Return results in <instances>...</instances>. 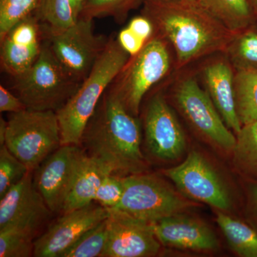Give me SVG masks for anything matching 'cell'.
Listing matches in <instances>:
<instances>
[{
	"instance_id": "14",
	"label": "cell",
	"mask_w": 257,
	"mask_h": 257,
	"mask_svg": "<svg viewBox=\"0 0 257 257\" xmlns=\"http://www.w3.org/2000/svg\"><path fill=\"white\" fill-rule=\"evenodd\" d=\"M109 216V211L93 203L63 213L35 241L37 257H62L88 230Z\"/></svg>"
},
{
	"instance_id": "27",
	"label": "cell",
	"mask_w": 257,
	"mask_h": 257,
	"mask_svg": "<svg viewBox=\"0 0 257 257\" xmlns=\"http://www.w3.org/2000/svg\"><path fill=\"white\" fill-rule=\"evenodd\" d=\"M143 0H85L79 18L92 20L96 18L112 17L116 20L125 16ZM145 1V0H144Z\"/></svg>"
},
{
	"instance_id": "25",
	"label": "cell",
	"mask_w": 257,
	"mask_h": 257,
	"mask_svg": "<svg viewBox=\"0 0 257 257\" xmlns=\"http://www.w3.org/2000/svg\"><path fill=\"white\" fill-rule=\"evenodd\" d=\"M107 239L106 218L84 233L64 253L62 257H102Z\"/></svg>"
},
{
	"instance_id": "33",
	"label": "cell",
	"mask_w": 257,
	"mask_h": 257,
	"mask_svg": "<svg viewBox=\"0 0 257 257\" xmlns=\"http://www.w3.org/2000/svg\"><path fill=\"white\" fill-rule=\"evenodd\" d=\"M27 109L23 101L3 85L0 86V111L16 113Z\"/></svg>"
},
{
	"instance_id": "37",
	"label": "cell",
	"mask_w": 257,
	"mask_h": 257,
	"mask_svg": "<svg viewBox=\"0 0 257 257\" xmlns=\"http://www.w3.org/2000/svg\"><path fill=\"white\" fill-rule=\"evenodd\" d=\"M151 2L196 1V0H147Z\"/></svg>"
},
{
	"instance_id": "19",
	"label": "cell",
	"mask_w": 257,
	"mask_h": 257,
	"mask_svg": "<svg viewBox=\"0 0 257 257\" xmlns=\"http://www.w3.org/2000/svg\"><path fill=\"white\" fill-rule=\"evenodd\" d=\"M109 174L113 173L87 153L64 204L62 213L92 204L103 179Z\"/></svg>"
},
{
	"instance_id": "35",
	"label": "cell",
	"mask_w": 257,
	"mask_h": 257,
	"mask_svg": "<svg viewBox=\"0 0 257 257\" xmlns=\"http://www.w3.org/2000/svg\"><path fill=\"white\" fill-rule=\"evenodd\" d=\"M7 130H8V121L0 118V145H4L6 138Z\"/></svg>"
},
{
	"instance_id": "10",
	"label": "cell",
	"mask_w": 257,
	"mask_h": 257,
	"mask_svg": "<svg viewBox=\"0 0 257 257\" xmlns=\"http://www.w3.org/2000/svg\"><path fill=\"white\" fill-rule=\"evenodd\" d=\"M164 174L186 197L221 211L231 208V197L224 181L199 152H189L183 162Z\"/></svg>"
},
{
	"instance_id": "32",
	"label": "cell",
	"mask_w": 257,
	"mask_h": 257,
	"mask_svg": "<svg viewBox=\"0 0 257 257\" xmlns=\"http://www.w3.org/2000/svg\"><path fill=\"white\" fill-rule=\"evenodd\" d=\"M117 42L131 57L138 54L147 44L130 30L127 27L119 32Z\"/></svg>"
},
{
	"instance_id": "11",
	"label": "cell",
	"mask_w": 257,
	"mask_h": 257,
	"mask_svg": "<svg viewBox=\"0 0 257 257\" xmlns=\"http://www.w3.org/2000/svg\"><path fill=\"white\" fill-rule=\"evenodd\" d=\"M86 155L77 145H62L35 170L34 182L52 213L63 210Z\"/></svg>"
},
{
	"instance_id": "8",
	"label": "cell",
	"mask_w": 257,
	"mask_h": 257,
	"mask_svg": "<svg viewBox=\"0 0 257 257\" xmlns=\"http://www.w3.org/2000/svg\"><path fill=\"white\" fill-rule=\"evenodd\" d=\"M175 99L180 112L199 136L221 151L232 152L236 137L195 79L189 77L181 81L176 87Z\"/></svg>"
},
{
	"instance_id": "6",
	"label": "cell",
	"mask_w": 257,
	"mask_h": 257,
	"mask_svg": "<svg viewBox=\"0 0 257 257\" xmlns=\"http://www.w3.org/2000/svg\"><path fill=\"white\" fill-rule=\"evenodd\" d=\"M171 57L167 42L152 37L143 50L130 57L109 87L127 110L138 116L147 92L170 71Z\"/></svg>"
},
{
	"instance_id": "4",
	"label": "cell",
	"mask_w": 257,
	"mask_h": 257,
	"mask_svg": "<svg viewBox=\"0 0 257 257\" xmlns=\"http://www.w3.org/2000/svg\"><path fill=\"white\" fill-rule=\"evenodd\" d=\"M5 145L29 170H36L62 146L57 112L25 109L11 113Z\"/></svg>"
},
{
	"instance_id": "34",
	"label": "cell",
	"mask_w": 257,
	"mask_h": 257,
	"mask_svg": "<svg viewBox=\"0 0 257 257\" xmlns=\"http://www.w3.org/2000/svg\"><path fill=\"white\" fill-rule=\"evenodd\" d=\"M85 0H70L71 8L75 20H78L82 13L83 6Z\"/></svg>"
},
{
	"instance_id": "29",
	"label": "cell",
	"mask_w": 257,
	"mask_h": 257,
	"mask_svg": "<svg viewBox=\"0 0 257 257\" xmlns=\"http://www.w3.org/2000/svg\"><path fill=\"white\" fill-rule=\"evenodd\" d=\"M40 0H0V39L15 25L34 14Z\"/></svg>"
},
{
	"instance_id": "1",
	"label": "cell",
	"mask_w": 257,
	"mask_h": 257,
	"mask_svg": "<svg viewBox=\"0 0 257 257\" xmlns=\"http://www.w3.org/2000/svg\"><path fill=\"white\" fill-rule=\"evenodd\" d=\"M144 2V15L153 23L160 37L170 42L179 68L201 57L224 52L236 34L197 1Z\"/></svg>"
},
{
	"instance_id": "22",
	"label": "cell",
	"mask_w": 257,
	"mask_h": 257,
	"mask_svg": "<svg viewBox=\"0 0 257 257\" xmlns=\"http://www.w3.org/2000/svg\"><path fill=\"white\" fill-rule=\"evenodd\" d=\"M236 72L257 71V31L248 28L235 34L224 50Z\"/></svg>"
},
{
	"instance_id": "13",
	"label": "cell",
	"mask_w": 257,
	"mask_h": 257,
	"mask_svg": "<svg viewBox=\"0 0 257 257\" xmlns=\"http://www.w3.org/2000/svg\"><path fill=\"white\" fill-rule=\"evenodd\" d=\"M144 131L147 150L158 160H177L185 151L183 130L162 94H155L150 99L144 119Z\"/></svg>"
},
{
	"instance_id": "28",
	"label": "cell",
	"mask_w": 257,
	"mask_h": 257,
	"mask_svg": "<svg viewBox=\"0 0 257 257\" xmlns=\"http://www.w3.org/2000/svg\"><path fill=\"white\" fill-rule=\"evenodd\" d=\"M34 235L15 228L0 230V256L30 257L35 254Z\"/></svg>"
},
{
	"instance_id": "31",
	"label": "cell",
	"mask_w": 257,
	"mask_h": 257,
	"mask_svg": "<svg viewBox=\"0 0 257 257\" xmlns=\"http://www.w3.org/2000/svg\"><path fill=\"white\" fill-rule=\"evenodd\" d=\"M124 192L123 177L109 174L103 179L96 191L94 202L106 209H114L119 204Z\"/></svg>"
},
{
	"instance_id": "3",
	"label": "cell",
	"mask_w": 257,
	"mask_h": 257,
	"mask_svg": "<svg viewBox=\"0 0 257 257\" xmlns=\"http://www.w3.org/2000/svg\"><path fill=\"white\" fill-rule=\"evenodd\" d=\"M131 56L118 43L107 42L89 74L73 95L57 111L62 145L82 144L83 135L104 93Z\"/></svg>"
},
{
	"instance_id": "2",
	"label": "cell",
	"mask_w": 257,
	"mask_h": 257,
	"mask_svg": "<svg viewBox=\"0 0 257 257\" xmlns=\"http://www.w3.org/2000/svg\"><path fill=\"white\" fill-rule=\"evenodd\" d=\"M110 89L104 93L88 123L82 144L87 155L113 174L141 173V126Z\"/></svg>"
},
{
	"instance_id": "18",
	"label": "cell",
	"mask_w": 257,
	"mask_h": 257,
	"mask_svg": "<svg viewBox=\"0 0 257 257\" xmlns=\"http://www.w3.org/2000/svg\"><path fill=\"white\" fill-rule=\"evenodd\" d=\"M207 92L228 126L237 135L241 130L235 98L234 74L229 62L216 61L204 69Z\"/></svg>"
},
{
	"instance_id": "5",
	"label": "cell",
	"mask_w": 257,
	"mask_h": 257,
	"mask_svg": "<svg viewBox=\"0 0 257 257\" xmlns=\"http://www.w3.org/2000/svg\"><path fill=\"white\" fill-rule=\"evenodd\" d=\"M15 89L27 109L57 112L81 83L74 80L56 58L47 42L26 73L15 78Z\"/></svg>"
},
{
	"instance_id": "26",
	"label": "cell",
	"mask_w": 257,
	"mask_h": 257,
	"mask_svg": "<svg viewBox=\"0 0 257 257\" xmlns=\"http://www.w3.org/2000/svg\"><path fill=\"white\" fill-rule=\"evenodd\" d=\"M35 14L46 25L47 31H60L77 21L70 0H40Z\"/></svg>"
},
{
	"instance_id": "20",
	"label": "cell",
	"mask_w": 257,
	"mask_h": 257,
	"mask_svg": "<svg viewBox=\"0 0 257 257\" xmlns=\"http://www.w3.org/2000/svg\"><path fill=\"white\" fill-rule=\"evenodd\" d=\"M203 9L229 31L249 28L255 15L248 0H196Z\"/></svg>"
},
{
	"instance_id": "21",
	"label": "cell",
	"mask_w": 257,
	"mask_h": 257,
	"mask_svg": "<svg viewBox=\"0 0 257 257\" xmlns=\"http://www.w3.org/2000/svg\"><path fill=\"white\" fill-rule=\"evenodd\" d=\"M216 223L234 252L240 256L257 257V232L242 221L217 213Z\"/></svg>"
},
{
	"instance_id": "23",
	"label": "cell",
	"mask_w": 257,
	"mask_h": 257,
	"mask_svg": "<svg viewBox=\"0 0 257 257\" xmlns=\"http://www.w3.org/2000/svg\"><path fill=\"white\" fill-rule=\"evenodd\" d=\"M236 111L241 125L257 120V71H240L234 75Z\"/></svg>"
},
{
	"instance_id": "36",
	"label": "cell",
	"mask_w": 257,
	"mask_h": 257,
	"mask_svg": "<svg viewBox=\"0 0 257 257\" xmlns=\"http://www.w3.org/2000/svg\"><path fill=\"white\" fill-rule=\"evenodd\" d=\"M255 16H257V0H248Z\"/></svg>"
},
{
	"instance_id": "15",
	"label": "cell",
	"mask_w": 257,
	"mask_h": 257,
	"mask_svg": "<svg viewBox=\"0 0 257 257\" xmlns=\"http://www.w3.org/2000/svg\"><path fill=\"white\" fill-rule=\"evenodd\" d=\"M107 243L102 257H152L162 243L150 223L139 220L117 209H108Z\"/></svg>"
},
{
	"instance_id": "12",
	"label": "cell",
	"mask_w": 257,
	"mask_h": 257,
	"mask_svg": "<svg viewBox=\"0 0 257 257\" xmlns=\"http://www.w3.org/2000/svg\"><path fill=\"white\" fill-rule=\"evenodd\" d=\"M32 172L0 198V230L15 228L35 236L52 214L37 190Z\"/></svg>"
},
{
	"instance_id": "30",
	"label": "cell",
	"mask_w": 257,
	"mask_h": 257,
	"mask_svg": "<svg viewBox=\"0 0 257 257\" xmlns=\"http://www.w3.org/2000/svg\"><path fill=\"white\" fill-rule=\"evenodd\" d=\"M26 165L8 150L0 147V198L30 172Z\"/></svg>"
},
{
	"instance_id": "17",
	"label": "cell",
	"mask_w": 257,
	"mask_h": 257,
	"mask_svg": "<svg viewBox=\"0 0 257 257\" xmlns=\"http://www.w3.org/2000/svg\"><path fill=\"white\" fill-rule=\"evenodd\" d=\"M150 224L162 245L169 247L210 251L219 246L216 235L207 224L181 214L162 218Z\"/></svg>"
},
{
	"instance_id": "24",
	"label": "cell",
	"mask_w": 257,
	"mask_h": 257,
	"mask_svg": "<svg viewBox=\"0 0 257 257\" xmlns=\"http://www.w3.org/2000/svg\"><path fill=\"white\" fill-rule=\"evenodd\" d=\"M232 153L238 169L257 178V120L241 126Z\"/></svg>"
},
{
	"instance_id": "38",
	"label": "cell",
	"mask_w": 257,
	"mask_h": 257,
	"mask_svg": "<svg viewBox=\"0 0 257 257\" xmlns=\"http://www.w3.org/2000/svg\"><path fill=\"white\" fill-rule=\"evenodd\" d=\"M253 199H254L255 202H256L257 204V185L253 189Z\"/></svg>"
},
{
	"instance_id": "7",
	"label": "cell",
	"mask_w": 257,
	"mask_h": 257,
	"mask_svg": "<svg viewBox=\"0 0 257 257\" xmlns=\"http://www.w3.org/2000/svg\"><path fill=\"white\" fill-rule=\"evenodd\" d=\"M123 179L124 192L114 209L139 220L151 223L181 214L189 207L185 199L157 176L132 174Z\"/></svg>"
},
{
	"instance_id": "16",
	"label": "cell",
	"mask_w": 257,
	"mask_h": 257,
	"mask_svg": "<svg viewBox=\"0 0 257 257\" xmlns=\"http://www.w3.org/2000/svg\"><path fill=\"white\" fill-rule=\"evenodd\" d=\"M39 21L36 14H32L0 39L2 67L15 79L26 73L40 55L42 30Z\"/></svg>"
},
{
	"instance_id": "9",
	"label": "cell",
	"mask_w": 257,
	"mask_h": 257,
	"mask_svg": "<svg viewBox=\"0 0 257 257\" xmlns=\"http://www.w3.org/2000/svg\"><path fill=\"white\" fill-rule=\"evenodd\" d=\"M49 45L66 72L82 83L107 42L94 34L92 20L79 18L68 28L47 31Z\"/></svg>"
}]
</instances>
